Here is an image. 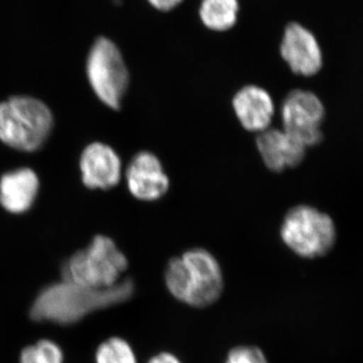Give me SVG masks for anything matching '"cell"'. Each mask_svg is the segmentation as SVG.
Instances as JSON below:
<instances>
[{
    "label": "cell",
    "instance_id": "cell-14",
    "mask_svg": "<svg viewBox=\"0 0 363 363\" xmlns=\"http://www.w3.org/2000/svg\"><path fill=\"white\" fill-rule=\"evenodd\" d=\"M238 11V0H202L199 16L209 30L226 32L235 26Z\"/></svg>",
    "mask_w": 363,
    "mask_h": 363
},
{
    "label": "cell",
    "instance_id": "cell-15",
    "mask_svg": "<svg viewBox=\"0 0 363 363\" xmlns=\"http://www.w3.org/2000/svg\"><path fill=\"white\" fill-rule=\"evenodd\" d=\"M97 363H138L135 351L123 338L113 337L98 347Z\"/></svg>",
    "mask_w": 363,
    "mask_h": 363
},
{
    "label": "cell",
    "instance_id": "cell-4",
    "mask_svg": "<svg viewBox=\"0 0 363 363\" xmlns=\"http://www.w3.org/2000/svg\"><path fill=\"white\" fill-rule=\"evenodd\" d=\"M128 267V259L116 243L99 234L66 262L63 279L87 288H111L121 281Z\"/></svg>",
    "mask_w": 363,
    "mask_h": 363
},
{
    "label": "cell",
    "instance_id": "cell-5",
    "mask_svg": "<svg viewBox=\"0 0 363 363\" xmlns=\"http://www.w3.org/2000/svg\"><path fill=\"white\" fill-rule=\"evenodd\" d=\"M281 238L298 257L313 259L331 252L337 240V231L328 214L309 205H298L286 214Z\"/></svg>",
    "mask_w": 363,
    "mask_h": 363
},
{
    "label": "cell",
    "instance_id": "cell-2",
    "mask_svg": "<svg viewBox=\"0 0 363 363\" xmlns=\"http://www.w3.org/2000/svg\"><path fill=\"white\" fill-rule=\"evenodd\" d=\"M164 283L176 300L194 308L213 305L221 297L224 286L220 264L203 248L188 250L169 259Z\"/></svg>",
    "mask_w": 363,
    "mask_h": 363
},
{
    "label": "cell",
    "instance_id": "cell-7",
    "mask_svg": "<svg viewBox=\"0 0 363 363\" xmlns=\"http://www.w3.org/2000/svg\"><path fill=\"white\" fill-rule=\"evenodd\" d=\"M281 113L284 130L307 149L322 143L325 107L315 93L302 89L291 91L284 99Z\"/></svg>",
    "mask_w": 363,
    "mask_h": 363
},
{
    "label": "cell",
    "instance_id": "cell-11",
    "mask_svg": "<svg viewBox=\"0 0 363 363\" xmlns=\"http://www.w3.org/2000/svg\"><path fill=\"white\" fill-rule=\"evenodd\" d=\"M257 147L267 168L274 173L298 166L304 161L307 150L285 130L276 128L262 131Z\"/></svg>",
    "mask_w": 363,
    "mask_h": 363
},
{
    "label": "cell",
    "instance_id": "cell-17",
    "mask_svg": "<svg viewBox=\"0 0 363 363\" xmlns=\"http://www.w3.org/2000/svg\"><path fill=\"white\" fill-rule=\"evenodd\" d=\"M224 363H269L266 355L257 346L242 345L234 347L227 354Z\"/></svg>",
    "mask_w": 363,
    "mask_h": 363
},
{
    "label": "cell",
    "instance_id": "cell-12",
    "mask_svg": "<svg viewBox=\"0 0 363 363\" xmlns=\"http://www.w3.org/2000/svg\"><path fill=\"white\" fill-rule=\"evenodd\" d=\"M39 190V177L33 169L7 172L0 178V205L9 213H25L33 207Z\"/></svg>",
    "mask_w": 363,
    "mask_h": 363
},
{
    "label": "cell",
    "instance_id": "cell-16",
    "mask_svg": "<svg viewBox=\"0 0 363 363\" xmlns=\"http://www.w3.org/2000/svg\"><path fill=\"white\" fill-rule=\"evenodd\" d=\"M61 348L50 340H40L21 352V363H63Z\"/></svg>",
    "mask_w": 363,
    "mask_h": 363
},
{
    "label": "cell",
    "instance_id": "cell-8",
    "mask_svg": "<svg viewBox=\"0 0 363 363\" xmlns=\"http://www.w3.org/2000/svg\"><path fill=\"white\" fill-rule=\"evenodd\" d=\"M279 52L297 75L311 77L323 67V52L316 37L301 23H291L286 26Z\"/></svg>",
    "mask_w": 363,
    "mask_h": 363
},
{
    "label": "cell",
    "instance_id": "cell-9",
    "mask_svg": "<svg viewBox=\"0 0 363 363\" xmlns=\"http://www.w3.org/2000/svg\"><path fill=\"white\" fill-rule=\"evenodd\" d=\"M125 179L130 194L142 201H157L169 188L161 161L150 152H140L133 157L126 169Z\"/></svg>",
    "mask_w": 363,
    "mask_h": 363
},
{
    "label": "cell",
    "instance_id": "cell-13",
    "mask_svg": "<svg viewBox=\"0 0 363 363\" xmlns=\"http://www.w3.org/2000/svg\"><path fill=\"white\" fill-rule=\"evenodd\" d=\"M233 109L241 125L247 130H267L274 113L271 95L255 85L241 88L233 97Z\"/></svg>",
    "mask_w": 363,
    "mask_h": 363
},
{
    "label": "cell",
    "instance_id": "cell-10",
    "mask_svg": "<svg viewBox=\"0 0 363 363\" xmlns=\"http://www.w3.org/2000/svg\"><path fill=\"white\" fill-rule=\"evenodd\" d=\"M80 169L86 187L108 190L121 179V160L116 150L102 143H93L81 154Z\"/></svg>",
    "mask_w": 363,
    "mask_h": 363
},
{
    "label": "cell",
    "instance_id": "cell-1",
    "mask_svg": "<svg viewBox=\"0 0 363 363\" xmlns=\"http://www.w3.org/2000/svg\"><path fill=\"white\" fill-rule=\"evenodd\" d=\"M133 293L135 284L128 278L105 289L87 288L63 279L40 292L33 303L30 316L35 321L73 324L89 313L126 302Z\"/></svg>",
    "mask_w": 363,
    "mask_h": 363
},
{
    "label": "cell",
    "instance_id": "cell-18",
    "mask_svg": "<svg viewBox=\"0 0 363 363\" xmlns=\"http://www.w3.org/2000/svg\"><path fill=\"white\" fill-rule=\"evenodd\" d=\"M147 1L157 11H169L178 6L183 0H147Z\"/></svg>",
    "mask_w": 363,
    "mask_h": 363
},
{
    "label": "cell",
    "instance_id": "cell-3",
    "mask_svg": "<svg viewBox=\"0 0 363 363\" xmlns=\"http://www.w3.org/2000/svg\"><path fill=\"white\" fill-rule=\"evenodd\" d=\"M54 116L45 102L13 96L0 104V142L23 152L42 149L54 128Z\"/></svg>",
    "mask_w": 363,
    "mask_h": 363
},
{
    "label": "cell",
    "instance_id": "cell-19",
    "mask_svg": "<svg viewBox=\"0 0 363 363\" xmlns=\"http://www.w3.org/2000/svg\"><path fill=\"white\" fill-rule=\"evenodd\" d=\"M147 363H182L180 359L169 352H161L155 355Z\"/></svg>",
    "mask_w": 363,
    "mask_h": 363
},
{
    "label": "cell",
    "instance_id": "cell-6",
    "mask_svg": "<svg viewBox=\"0 0 363 363\" xmlns=\"http://www.w3.org/2000/svg\"><path fill=\"white\" fill-rule=\"evenodd\" d=\"M91 88L102 104L114 111L121 104L130 85V73L117 45L107 38H98L86 64Z\"/></svg>",
    "mask_w": 363,
    "mask_h": 363
}]
</instances>
